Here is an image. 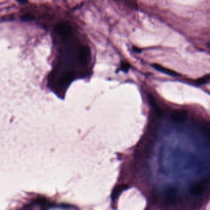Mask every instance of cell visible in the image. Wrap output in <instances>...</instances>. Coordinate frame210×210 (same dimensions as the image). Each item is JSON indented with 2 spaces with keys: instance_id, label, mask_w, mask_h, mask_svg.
Masks as SVG:
<instances>
[{
  "instance_id": "5",
  "label": "cell",
  "mask_w": 210,
  "mask_h": 210,
  "mask_svg": "<svg viewBox=\"0 0 210 210\" xmlns=\"http://www.w3.org/2000/svg\"><path fill=\"white\" fill-rule=\"evenodd\" d=\"M152 67L155 68L156 70H157L158 71H160L163 73H165L166 75H170V76H172V77H178V76H180V74H179L178 73H177L176 72L173 70H171V69H169V68H165L159 64H157V63H153L152 64Z\"/></svg>"
},
{
  "instance_id": "4",
  "label": "cell",
  "mask_w": 210,
  "mask_h": 210,
  "mask_svg": "<svg viewBox=\"0 0 210 210\" xmlns=\"http://www.w3.org/2000/svg\"><path fill=\"white\" fill-rule=\"evenodd\" d=\"M187 112L184 109H177L175 110L171 115L172 120L176 122H182L186 120Z\"/></svg>"
},
{
  "instance_id": "8",
  "label": "cell",
  "mask_w": 210,
  "mask_h": 210,
  "mask_svg": "<svg viewBox=\"0 0 210 210\" xmlns=\"http://www.w3.org/2000/svg\"><path fill=\"white\" fill-rule=\"evenodd\" d=\"M56 30L62 35H68L71 33L72 28L67 23H61L57 25Z\"/></svg>"
},
{
  "instance_id": "9",
  "label": "cell",
  "mask_w": 210,
  "mask_h": 210,
  "mask_svg": "<svg viewBox=\"0 0 210 210\" xmlns=\"http://www.w3.org/2000/svg\"><path fill=\"white\" fill-rule=\"evenodd\" d=\"M210 80V74H207L200 78H198L197 80V83L200 85H203L208 83Z\"/></svg>"
},
{
  "instance_id": "13",
  "label": "cell",
  "mask_w": 210,
  "mask_h": 210,
  "mask_svg": "<svg viewBox=\"0 0 210 210\" xmlns=\"http://www.w3.org/2000/svg\"><path fill=\"white\" fill-rule=\"evenodd\" d=\"M20 1H27V0H19Z\"/></svg>"
},
{
  "instance_id": "7",
  "label": "cell",
  "mask_w": 210,
  "mask_h": 210,
  "mask_svg": "<svg viewBox=\"0 0 210 210\" xmlns=\"http://www.w3.org/2000/svg\"><path fill=\"white\" fill-rule=\"evenodd\" d=\"M148 99H149V101L150 105L152 107V109H153L155 114L158 117H161L162 116V110L160 109V107H159L158 104H157V102L155 100L152 94H148Z\"/></svg>"
},
{
  "instance_id": "3",
  "label": "cell",
  "mask_w": 210,
  "mask_h": 210,
  "mask_svg": "<svg viewBox=\"0 0 210 210\" xmlns=\"http://www.w3.org/2000/svg\"><path fill=\"white\" fill-rule=\"evenodd\" d=\"M91 57L90 49L88 46H83L79 52V61L82 65H86L89 62Z\"/></svg>"
},
{
  "instance_id": "2",
  "label": "cell",
  "mask_w": 210,
  "mask_h": 210,
  "mask_svg": "<svg viewBox=\"0 0 210 210\" xmlns=\"http://www.w3.org/2000/svg\"><path fill=\"white\" fill-rule=\"evenodd\" d=\"M176 189L173 186H170L166 188L164 192V203L167 206L173 205L175 203L176 200Z\"/></svg>"
},
{
  "instance_id": "6",
  "label": "cell",
  "mask_w": 210,
  "mask_h": 210,
  "mask_svg": "<svg viewBox=\"0 0 210 210\" xmlns=\"http://www.w3.org/2000/svg\"><path fill=\"white\" fill-rule=\"evenodd\" d=\"M128 188H129V185L126 184H120L116 186L113 190V192L112 193L111 198L112 200L115 201V200H117L120 196L121 193H122L124 190H126Z\"/></svg>"
},
{
  "instance_id": "11",
  "label": "cell",
  "mask_w": 210,
  "mask_h": 210,
  "mask_svg": "<svg viewBox=\"0 0 210 210\" xmlns=\"http://www.w3.org/2000/svg\"><path fill=\"white\" fill-rule=\"evenodd\" d=\"M130 67L131 65L128 62H123L121 65V70L124 72H127Z\"/></svg>"
},
{
  "instance_id": "12",
  "label": "cell",
  "mask_w": 210,
  "mask_h": 210,
  "mask_svg": "<svg viewBox=\"0 0 210 210\" xmlns=\"http://www.w3.org/2000/svg\"><path fill=\"white\" fill-rule=\"evenodd\" d=\"M133 51H134V52H136V53H140L142 52L141 49H140V48H138V47H135V46H134V47H133Z\"/></svg>"
},
{
  "instance_id": "10",
  "label": "cell",
  "mask_w": 210,
  "mask_h": 210,
  "mask_svg": "<svg viewBox=\"0 0 210 210\" xmlns=\"http://www.w3.org/2000/svg\"><path fill=\"white\" fill-rule=\"evenodd\" d=\"M21 19L23 21H31L35 19V17L31 14H27L23 15L21 17Z\"/></svg>"
},
{
  "instance_id": "1",
  "label": "cell",
  "mask_w": 210,
  "mask_h": 210,
  "mask_svg": "<svg viewBox=\"0 0 210 210\" xmlns=\"http://www.w3.org/2000/svg\"><path fill=\"white\" fill-rule=\"evenodd\" d=\"M208 184V180L207 178L194 182L190 186V190L191 194L195 196L202 195L204 193Z\"/></svg>"
}]
</instances>
